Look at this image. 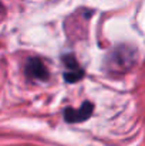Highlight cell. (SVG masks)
I'll use <instances>...</instances> for the list:
<instances>
[{
	"label": "cell",
	"mask_w": 145,
	"mask_h": 146,
	"mask_svg": "<svg viewBox=\"0 0 145 146\" xmlns=\"http://www.w3.org/2000/svg\"><path fill=\"white\" fill-rule=\"evenodd\" d=\"M138 60V52L135 47L118 46L112 50L104 61V68L110 74H124L128 72Z\"/></svg>",
	"instance_id": "obj_1"
},
{
	"label": "cell",
	"mask_w": 145,
	"mask_h": 146,
	"mask_svg": "<svg viewBox=\"0 0 145 146\" xmlns=\"http://www.w3.org/2000/svg\"><path fill=\"white\" fill-rule=\"evenodd\" d=\"M94 111V105L88 101H86L78 109L74 108H65L64 109V119L70 123H77V122H83L87 121Z\"/></svg>",
	"instance_id": "obj_2"
},
{
	"label": "cell",
	"mask_w": 145,
	"mask_h": 146,
	"mask_svg": "<svg viewBox=\"0 0 145 146\" xmlns=\"http://www.w3.org/2000/svg\"><path fill=\"white\" fill-rule=\"evenodd\" d=\"M26 75L30 80H39V81H47L48 80V70L44 65V62L39 58H30L26 62Z\"/></svg>",
	"instance_id": "obj_3"
},
{
	"label": "cell",
	"mask_w": 145,
	"mask_h": 146,
	"mask_svg": "<svg viewBox=\"0 0 145 146\" xmlns=\"http://www.w3.org/2000/svg\"><path fill=\"white\" fill-rule=\"evenodd\" d=\"M84 77V70L78 68V70H73V71H65L64 72V80L68 84H74L77 81H80Z\"/></svg>",
	"instance_id": "obj_4"
},
{
	"label": "cell",
	"mask_w": 145,
	"mask_h": 146,
	"mask_svg": "<svg viewBox=\"0 0 145 146\" xmlns=\"http://www.w3.org/2000/svg\"><path fill=\"white\" fill-rule=\"evenodd\" d=\"M63 64L67 67V70H68V71H73V70H78V68H81V67L78 65V62H77L76 57H74V55H71V54H68V55H64V57H63Z\"/></svg>",
	"instance_id": "obj_5"
}]
</instances>
